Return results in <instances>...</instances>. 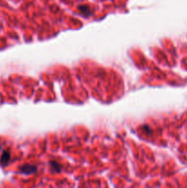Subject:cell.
Instances as JSON below:
<instances>
[{
  "instance_id": "cell-1",
  "label": "cell",
  "mask_w": 187,
  "mask_h": 188,
  "mask_svg": "<svg viewBox=\"0 0 187 188\" xmlns=\"http://www.w3.org/2000/svg\"><path fill=\"white\" fill-rule=\"evenodd\" d=\"M20 171L23 172V173H33L37 171V167L34 166V165H24L20 168Z\"/></svg>"
},
{
  "instance_id": "cell-2",
  "label": "cell",
  "mask_w": 187,
  "mask_h": 188,
  "mask_svg": "<svg viewBox=\"0 0 187 188\" xmlns=\"http://www.w3.org/2000/svg\"><path fill=\"white\" fill-rule=\"evenodd\" d=\"M79 10H80L81 13L83 14L84 16H89V15H91L90 8H89V6H79Z\"/></svg>"
},
{
  "instance_id": "cell-3",
  "label": "cell",
  "mask_w": 187,
  "mask_h": 188,
  "mask_svg": "<svg viewBox=\"0 0 187 188\" xmlns=\"http://www.w3.org/2000/svg\"><path fill=\"white\" fill-rule=\"evenodd\" d=\"M9 153L7 152V151H6V152H4V154H3V156H2V160H1V163L3 164V165H6L7 164V162H8V160H9Z\"/></svg>"
},
{
  "instance_id": "cell-4",
  "label": "cell",
  "mask_w": 187,
  "mask_h": 188,
  "mask_svg": "<svg viewBox=\"0 0 187 188\" xmlns=\"http://www.w3.org/2000/svg\"><path fill=\"white\" fill-rule=\"evenodd\" d=\"M50 167L54 169V171H61V165H60V164H58L57 162L50 161Z\"/></svg>"
}]
</instances>
